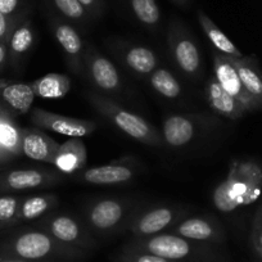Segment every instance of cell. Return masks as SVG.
I'll list each match as a JSON object with an SVG mask.
<instances>
[{
  "label": "cell",
  "mask_w": 262,
  "mask_h": 262,
  "mask_svg": "<svg viewBox=\"0 0 262 262\" xmlns=\"http://www.w3.org/2000/svg\"><path fill=\"white\" fill-rule=\"evenodd\" d=\"M196 19L200 22V26L202 29V31L205 32L207 39L210 40V42L216 49V52L221 53V54L226 55V57H243L241 50L224 34L223 30L206 14V12H203L202 9H198L196 11Z\"/></svg>",
  "instance_id": "obj_22"
},
{
  "label": "cell",
  "mask_w": 262,
  "mask_h": 262,
  "mask_svg": "<svg viewBox=\"0 0 262 262\" xmlns=\"http://www.w3.org/2000/svg\"><path fill=\"white\" fill-rule=\"evenodd\" d=\"M171 3L175 4L176 7H179V8H183V9H186L189 6H190L191 0H170Z\"/></svg>",
  "instance_id": "obj_37"
},
{
  "label": "cell",
  "mask_w": 262,
  "mask_h": 262,
  "mask_svg": "<svg viewBox=\"0 0 262 262\" xmlns=\"http://www.w3.org/2000/svg\"><path fill=\"white\" fill-rule=\"evenodd\" d=\"M21 0H0V12L12 18L13 14L18 11Z\"/></svg>",
  "instance_id": "obj_35"
},
{
  "label": "cell",
  "mask_w": 262,
  "mask_h": 262,
  "mask_svg": "<svg viewBox=\"0 0 262 262\" xmlns=\"http://www.w3.org/2000/svg\"><path fill=\"white\" fill-rule=\"evenodd\" d=\"M262 193V166L253 160H233L228 175L211 194L212 206L221 213H231L252 205Z\"/></svg>",
  "instance_id": "obj_1"
},
{
  "label": "cell",
  "mask_w": 262,
  "mask_h": 262,
  "mask_svg": "<svg viewBox=\"0 0 262 262\" xmlns=\"http://www.w3.org/2000/svg\"><path fill=\"white\" fill-rule=\"evenodd\" d=\"M50 29H52L57 42L62 48L66 64L70 69V71L77 76L84 75V57L86 45H85L81 35L69 21L55 16L50 18Z\"/></svg>",
  "instance_id": "obj_9"
},
{
  "label": "cell",
  "mask_w": 262,
  "mask_h": 262,
  "mask_svg": "<svg viewBox=\"0 0 262 262\" xmlns=\"http://www.w3.org/2000/svg\"><path fill=\"white\" fill-rule=\"evenodd\" d=\"M63 179L59 171L50 170H13L8 172L4 179V186L8 190L21 191L30 190V189L48 188L55 185Z\"/></svg>",
  "instance_id": "obj_17"
},
{
  "label": "cell",
  "mask_w": 262,
  "mask_h": 262,
  "mask_svg": "<svg viewBox=\"0 0 262 262\" xmlns=\"http://www.w3.org/2000/svg\"><path fill=\"white\" fill-rule=\"evenodd\" d=\"M0 170H2V165H0Z\"/></svg>",
  "instance_id": "obj_40"
},
{
  "label": "cell",
  "mask_w": 262,
  "mask_h": 262,
  "mask_svg": "<svg viewBox=\"0 0 262 262\" xmlns=\"http://www.w3.org/2000/svg\"><path fill=\"white\" fill-rule=\"evenodd\" d=\"M206 98L213 113L229 120L243 117L247 111L219 84L215 76L211 77L206 85Z\"/></svg>",
  "instance_id": "obj_20"
},
{
  "label": "cell",
  "mask_w": 262,
  "mask_h": 262,
  "mask_svg": "<svg viewBox=\"0 0 262 262\" xmlns=\"http://www.w3.org/2000/svg\"><path fill=\"white\" fill-rule=\"evenodd\" d=\"M34 29H32L31 21H25L14 27L9 36V48L13 57H24L26 53H29L34 45Z\"/></svg>",
  "instance_id": "obj_28"
},
{
  "label": "cell",
  "mask_w": 262,
  "mask_h": 262,
  "mask_svg": "<svg viewBox=\"0 0 262 262\" xmlns=\"http://www.w3.org/2000/svg\"><path fill=\"white\" fill-rule=\"evenodd\" d=\"M88 254L89 252L84 249L60 243L41 229L24 231L0 249L2 258L32 262H75L81 261Z\"/></svg>",
  "instance_id": "obj_2"
},
{
  "label": "cell",
  "mask_w": 262,
  "mask_h": 262,
  "mask_svg": "<svg viewBox=\"0 0 262 262\" xmlns=\"http://www.w3.org/2000/svg\"><path fill=\"white\" fill-rule=\"evenodd\" d=\"M11 34V18L0 12V41H4Z\"/></svg>",
  "instance_id": "obj_36"
},
{
  "label": "cell",
  "mask_w": 262,
  "mask_h": 262,
  "mask_svg": "<svg viewBox=\"0 0 262 262\" xmlns=\"http://www.w3.org/2000/svg\"><path fill=\"white\" fill-rule=\"evenodd\" d=\"M230 58L231 63L238 71L239 77L243 82L244 88L248 92V94L253 98L258 108H262V75L259 72L258 66L253 58L241 57V58Z\"/></svg>",
  "instance_id": "obj_21"
},
{
  "label": "cell",
  "mask_w": 262,
  "mask_h": 262,
  "mask_svg": "<svg viewBox=\"0 0 262 262\" xmlns=\"http://www.w3.org/2000/svg\"><path fill=\"white\" fill-rule=\"evenodd\" d=\"M152 89L166 99H178L181 95L183 88L175 75L167 69H157L149 76Z\"/></svg>",
  "instance_id": "obj_26"
},
{
  "label": "cell",
  "mask_w": 262,
  "mask_h": 262,
  "mask_svg": "<svg viewBox=\"0 0 262 262\" xmlns=\"http://www.w3.org/2000/svg\"><path fill=\"white\" fill-rule=\"evenodd\" d=\"M249 246L258 262H262V203L257 207L249 231Z\"/></svg>",
  "instance_id": "obj_31"
},
{
  "label": "cell",
  "mask_w": 262,
  "mask_h": 262,
  "mask_svg": "<svg viewBox=\"0 0 262 262\" xmlns=\"http://www.w3.org/2000/svg\"><path fill=\"white\" fill-rule=\"evenodd\" d=\"M130 202L121 198H99L88 203L84 210L85 225L93 234L108 236L117 233L126 223Z\"/></svg>",
  "instance_id": "obj_6"
},
{
  "label": "cell",
  "mask_w": 262,
  "mask_h": 262,
  "mask_svg": "<svg viewBox=\"0 0 262 262\" xmlns=\"http://www.w3.org/2000/svg\"><path fill=\"white\" fill-rule=\"evenodd\" d=\"M84 66V75L98 90V93L112 95L121 92L122 80L117 67L93 44H86L85 47Z\"/></svg>",
  "instance_id": "obj_8"
},
{
  "label": "cell",
  "mask_w": 262,
  "mask_h": 262,
  "mask_svg": "<svg viewBox=\"0 0 262 262\" xmlns=\"http://www.w3.org/2000/svg\"><path fill=\"white\" fill-rule=\"evenodd\" d=\"M118 52L120 60L126 69L138 76H150L157 70V55L149 48L127 44L120 48Z\"/></svg>",
  "instance_id": "obj_19"
},
{
  "label": "cell",
  "mask_w": 262,
  "mask_h": 262,
  "mask_svg": "<svg viewBox=\"0 0 262 262\" xmlns=\"http://www.w3.org/2000/svg\"><path fill=\"white\" fill-rule=\"evenodd\" d=\"M134 166L130 161L121 160L107 165L84 168L75 175V180L89 185H120L135 178Z\"/></svg>",
  "instance_id": "obj_15"
},
{
  "label": "cell",
  "mask_w": 262,
  "mask_h": 262,
  "mask_svg": "<svg viewBox=\"0 0 262 262\" xmlns=\"http://www.w3.org/2000/svg\"><path fill=\"white\" fill-rule=\"evenodd\" d=\"M22 135L19 131L9 122H0V145L6 149L17 153L21 149Z\"/></svg>",
  "instance_id": "obj_32"
},
{
  "label": "cell",
  "mask_w": 262,
  "mask_h": 262,
  "mask_svg": "<svg viewBox=\"0 0 262 262\" xmlns=\"http://www.w3.org/2000/svg\"><path fill=\"white\" fill-rule=\"evenodd\" d=\"M6 55H7L6 47H4L3 44H0V67L3 66L4 62H6Z\"/></svg>",
  "instance_id": "obj_38"
},
{
  "label": "cell",
  "mask_w": 262,
  "mask_h": 262,
  "mask_svg": "<svg viewBox=\"0 0 262 262\" xmlns=\"http://www.w3.org/2000/svg\"><path fill=\"white\" fill-rule=\"evenodd\" d=\"M71 79L63 74H48L31 84L35 97L41 99H60L71 90Z\"/></svg>",
  "instance_id": "obj_23"
},
{
  "label": "cell",
  "mask_w": 262,
  "mask_h": 262,
  "mask_svg": "<svg viewBox=\"0 0 262 262\" xmlns=\"http://www.w3.org/2000/svg\"><path fill=\"white\" fill-rule=\"evenodd\" d=\"M59 143L45 134L39 127L25 128L22 133L21 150L30 160L53 165Z\"/></svg>",
  "instance_id": "obj_16"
},
{
  "label": "cell",
  "mask_w": 262,
  "mask_h": 262,
  "mask_svg": "<svg viewBox=\"0 0 262 262\" xmlns=\"http://www.w3.org/2000/svg\"><path fill=\"white\" fill-rule=\"evenodd\" d=\"M22 200L17 196H0V226L17 224Z\"/></svg>",
  "instance_id": "obj_30"
},
{
  "label": "cell",
  "mask_w": 262,
  "mask_h": 262,
  "mask_svg": "<svg viewBox=\"0 0 262 262\" xmlns=\"http://www.w3.org/2000/svg\"><path fill=\"white\" fill-rule=\"evenodd\" d=\"M0 98L14 113L25 115L31 110L35 93L31 85L9 84L0 89Z\"/></svg>",
  "instance_id": "obj_24"
},
{
  "label": "cell",
  "mask_w": 262,
  "mask_h": 262,
  "mask_svg": "<svg viewBox=\"0 0 262 262\" xmlns=\"http://www.w3.org/2000/svg\"><path fill=\"white\" fill-rule=\"evenodd\" d=\"M167 47L179 71L189 79L200 77L202 72V54L195 40L185 25L179 19L170 21L167 30Z\"/></svg>",
  "instance_id": "obj_5"
},
{
  "label": "cell",
  "mask_w": 262,
  "mask_h": 262,
  "mask_svg": "<svg viewBox=\"0 0 262 262\" xmlns=\"http://www.w3.org/2000/svg\"><path fill=\"white\" fill-rule=\"evenodd\" d=\"M0 262H32V261H25V259H17V258H0Z\"/></svg>",
  "instance_id": "obj_39"
},
{
  "label": "cell",
  "mask_w": 262,
  "mask_h": 262,
  "mask_svg": "<svg viewBox=\"0 0 262 262\" xmlns=\"http://www.w3.org/2000/svg\"><path fill=\"white\" fill-rule=\"evenodd\" d=\"M39 229L67 246L90 252L97 247V241L88 226L70 213L50 212L39 219Z\"/></svg>",
  "instance_id": "obj_7"
},
{
  "label": "cell",
  "mask_w": 262,
  "mask_h": 262,
  "mask_svg": "<svg viewBox=\"0 0 262 262\" xmlns=\"http://www.w3.org/2000/svg\"><path fill=\"white\" fill-rule=\"evenodd\" d=\"M181 211L172 206H156L131 221L128 230L135 238L157 235L171 229L181 217Z\"/></svg>",
  "instance_id": "obj_12"
},
{
  "label": "cell",
  "mask_w": 262,
  "mask_h": 262,
  "mask_svg": "<svg viewBox=\"0 0 262 262\" xmlns=\"http://www.w3.org/2000/svg\"><path fill=\"white\" fill-rule=\"evenodd\" d=\"M123 248L147 252L175 262H220L224 259L223 254L216 251L212 244L189 241L170 231L131 239Z\"/></svg>",
  "instance_id": "obj_3"
},
{
  "label": "cell",
  "mask_w": 262,
  "mask_h": 262,
  "mask_svg": "<svg viewBox=\"0 0 262 262\" xmlns=\"http://www.w3.org/2000/svg\"><path fill=\"white\" fill-rule=\"evenodd\" d=\"M202 115H170L165 118L162 125L163 144L172 149H181L188 147L202 133L207 122Z\"/></svg>",
  "instance_id": "obj_10"
},
{
  "label": "cell",
  "mask_w": 262,
  "mask_h": 262,
  "mask_svg": "<svg viewBox=\"0 0 262 262\" xmlns=\"http://www.w3.org/2000/svg\"><path fill=\"white\" fill-rule=\"evenodd\" d=\"M80 4L86 9L92 18H98L103 14L105 8L104 0H79Z\"/></svg>",
  "instance_id": "obj_34"
},
{
  "label": "cell",
  "mask_w": 262,
  "mask_h": 262,
  "mask_svg": "<svg viewBox=\"0 0 262 262\" xmlns=\"http://www.w3.org/2000/svg\"><path fill=\"white\" fill-rule=\"evenodd\" d=\"M170 233L180 235L189 241L205 244H223L225 242V231L220 223L205 216H191L180 219L171 228Z\"/></svg>",
  "instance_id": "obj_14"
},
{
  "label": "cell",
  "mask_w": 262,
  "mask_h": 262,
  "mask_svg": "<svg viewBox=\"0 0 262 262\" xmlns=\"http://www.w3.org/2000/svg\"><path fill=\"white\" fill-rule=\"evenodd\" d=\"M116 262H175L156 254L147 253V252L131 251V249L122 248V251L116 257Z\"/></svg>",
  "instance_id": "obj_33"
},
{
  "label": "cell",
  "mask_w": 262,
  "mask_h": 262,
  "mask_svg": "<svg viewBox=\"0 0 262 262\" xmlns=\"http://www.w3.org/2000/svg\"><path fill=\"white\" fill-rule=\"evenodd\" d=\"M48 2L59 14L60 18L66 19V21L82 25L92 19L90 14L80 4L79 0H48Z\"/></svg>",
  "instance_id": "obj_29"
},
{
  "label": "cell",
  "mask_w": 262,
  "mask_h": 262,
  "mask_svg": "<svg viewBox=\"0 0 262 262\" xmlns=\"http://www.w3.org/2000/svg\"><path fill=\"white\" fill-rule=\"evenodd\" d=\"M88 100L100 116L108 120L122 134L149 147H161L163 145L162 135L160 131L150 125L145 118L140 117L137 113L125 110L113 102L107 95L98 92H90Z\"/></svg>",
  "instance_id": "obj_4"
},
{
  "label": "cell",
  "mask_w": 262,
  "mask_h": 262,
  "mask_svg": "<svg viewBox=\"0 0 262 262\" xmlns=\"http://www.w3.org/2000/svg\"><path fill=\"white\" fill-rule=\"evenodd\" d=\"M31 121L36 127L69 138L89 137L97 128V123L94 121L62 116L41 108H35L32 111Z\"/></svg>",
  "instance_id": "obj_11"
},
{
  "label": "cell",
  "mask_w": 262,
  "mask_h": 262,
  "mask_svg": "<svg viewBox=\"0 0 262 262\" xmlns=\"http://www.w3.org/2000/svg\"><path fill=\"white\" fill-rule=\"evenodd\" d=\"M213 75L219 84L224 88V90H226L247 112L259 110L253 98L248 94L244 88L230 58L219 52L213 53Z\"/></svg>",
  "instance_id": "obj_13"
},
{
  "label": "cell",
  "mask_w": 262,
  "mask_h": 262,
  "mask_svg": "<svg viewBox=\"0 0 262 262\" xmlns=\"http://www.w3.org/2000/svg\"><path fill=\"white\" fill-rule=\"evenodd\" d=\"M58 203H59V200L55 194H39V195L29 196L22 201L17 223L44 217L57 207Z\"/></svg>",
  "instance_id": "obj_25"
},
{
  "label": "cell",
  "mask_w": 262,
  "mask_h": 262,
  "mask_svg": "<svg viewBox=\"0 0 262 262\" xmlns=\"http://www.w3.org/2000/svg\"><path fill=\"white\" fill-rule=\"evenodd\" d=\"M131 13L140 25L155 30L161 22V11L156 0H127Z\"/></svg>",
  "instance_id": "obj_27"
},
{
  "label": "cell",
  "mask_w": 262,
  "mask_h": 262,
  "mask_svg": "<svg viewBox=\"0 0 262 262\" xmlns=\"http://www.w3.org/2000/svg\"><path fill=\"white\" fill-rule=\"evenodd\" d=\"M88 162V150L81 138H70L59 144L53 166L59 172L72 175L84 170Z\"/></svg>",
  "instance_id": "obj_18"
}]
</instances>
